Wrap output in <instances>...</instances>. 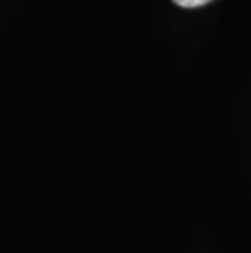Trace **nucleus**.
Masks as SVG:
<instances>
[{
	"instance_id": "obj_1",
	"label": "nucleus",
	"mask_w": 251,
	"mask_h": 253,
	"mask_svg": "<svg viewBox=\"0 0 251 253\" xmlns=\"http://www.w3.org/2000/svg\"><path fill=\"white\" fill-rule=\"evenodd\" d=\"M173 2L184 8H196V7H202V5L209 3L211 0H173Z\"/></svg>"
}]
</instances>
